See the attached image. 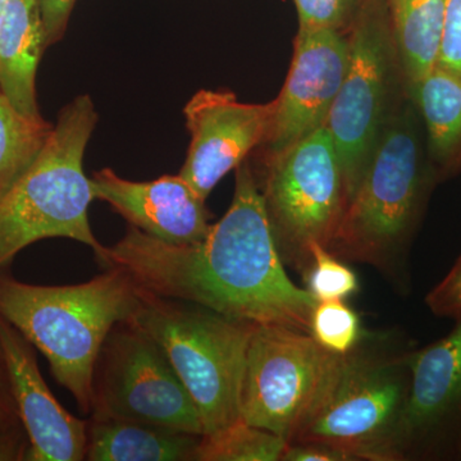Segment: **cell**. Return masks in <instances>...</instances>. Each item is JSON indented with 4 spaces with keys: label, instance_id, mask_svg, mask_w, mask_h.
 I'll return each mask as SVG.
<instances>
[{
    "label": "cell",
    "instance_id": "20",
    "mask_svg": "<svg viewBox=\"0 0 461 461\" xmlns=\"http://www.w3.org/2000/svg\"><path fill=\"white\" fill-rule=\"evenodd\" d=\"M53 127L42 117L21 113L0 94V200L41 156Z\"/></svg>",
    "mask_w": 461,
    "mask_h": 461
},
{
    "label": "cell",
    "instance_id": "7",
    "mask_svg": "<svg viewBox=\"0 0 461 461\" xmlns=\"http://www.w3.org/2000/svg\"><path fill=\"white\" fill-rule=\"evenodd\" d=\"M256 178L282 262L304 278L313 262L312 244L330 248L348 204L341 162L327 127L266 154L262 178Z\"/></svg>",
    "mask_w": 461,
    "mask_h": 461
},
{
    "label": "cell",
    "instance_id": "9",
    "mask_svg": "<svg viewBox=\"0 0 461 461\" xmlns=\"http://www.w3.org/2000/svg\"><path fill=\"white\" fill-rule=\"evenodd\" d=\"M90 414L204 435L198 408L168 357L131 318L118 321L100 348Z\"/></svg>",
    "mask_w": 461,
    "mask_h": 461
},
{
    "label": "cell",
    "instance_id": "2",
    "mask_svg": "<svg viewBox=\"0 0 461 461\" xmlns=\"http://www.w3.org/2000/svg\"><path fill=\"white\" fill-rule=\"evenodd\" d=\"M415 115L412 100L391 112L327 249L377 269L402 295L411 291L412 240L437 182Z\"/></svg>",
    "mask_w": 461,
    "mask_h": 461
},
{
    "label": "cell",
    "instance_id": "11",
    "mask_svg": "<svg viewBox=\"0 0 461 461\" xmlns=\"http://www.w3.org/2000/svg\"><path fill=\"white\" fill-rule=\"evenodd\" d=\"M409 368L399 461L461 459V320L445 338L411 350Z\"/></svg>",
    "mask_w": 461,
    "mask_h": 461
},
{
    "label": "cell",
    "instance_id": "14",
    "mask_svg": "<svg viewBox=\"0 0 461 461\" xmlns=\"http://www.w3.org/2000/svg\"><path fill=\"white\" fill-rule=\"evenodd\" d=\"M36 348L0 317V351L12 395L30 439L27 461H81L87 450V421L57 402L39 371Z\"/></svg>",
    "mask_w": 461,
    "mask_h": 461
},
{
    "label": "cell",
    "instance_id": "32",
    "mask_svg": "<svg viewBox=\"0 0 461 461\" xmlns=\"http://www.w3.org/2000/svg\"><path fill=\"white\" fill-rule=\"evenodd\" d=\"M0 364H5V362H3L2 351H0Z\"/></svg>",
    "mask_w": 461,
    "mask_h": 461
},
{
    "label": "cell",
    "instance_id": "12",
    "mask_svg": "<svg viewBox=\"0 0 461 461\" xmlns=\"http://www.w3.org/2000/svg\"><path fill=\"white\" fill-rule=\"evenodd\" d=\"M275 102L249 104L230 91L200 90L184 108L190 145L178 175L203 200L227 173L262 147Z\"/></svg>",
    "mask_w": 461,
    "mask_h": 461
},
{
    "label": "cell",
    "instance_id": "18",
    "mask_svg": "<svg viewBox=\"0 0 461 461\" xmlns=\"http://www.w3.org/2000/svg\"><path fill=\"white\" fill-rule=\"evenodd\" d=\"M427 132L436 181L461 171V81L435 67L408 89Z\"/></svg>",
    "mask_w": 461,
    "mask_h": 461
},
{
    "label": "cell",
    "instance_id": "25",
    "mask_svg": "<svg viewBox=\"0 0 461 461\" xmlns=\"http://www.w3.org/2000/svg\"><path fill=\"white\" fill-rule=\"evenodd\" d=\"M436 67L461 81V0H447Z\"/></svg>",
    "mask_w": 461,
    "mask_h": 461
},
{
    "label": "cell",
    "instance_id": "5",
    "mask_svg": "<svg viewBox=\"0 0 461 461\" xmlns=\"http://www.w3.org/2000/svg\"><path fill=\"white\" fill-rule=\"evenodd\" d=\"M89 95H78L57 117L47 145L14 189L0 200V272L41 240H75L99 253L89 222L95 200L84 157L98 123Z\"/></svg>",
    "mask_w": 461,
    "mask_h": 461
},
{
    "label": "cell",
    "instance_id": "6",
    "mask_svg": "<svg viewBox=\"0 0 461 461\" xmlns=\"http://www.w3.org/2000/svg\"><path fill=\"white\" fill-rule=\"evenodd\" d=\"M131 320L168 357L198 408L204 435L241 420L242 377L256 324L142 290Z\"/></svg>",
    "mask_w": 461,
    "mask_h": 461
},
{
    "label": "cell",
    "instance_id": "10",
    "mask_svg": "<svg viewBox=\"0 0 461 461\" xmlns=\"http://www.w3.org/2000/svg\"><path fill=\"white\" fill-rule=\"evenodd\" d=\"M332 355L311 333L256 324L242 377L241 420L288 442Z\"/></svg>",
    "mask_w": 461,
    "mask_h": 461
},
{
    "label": "cell",
    "instance_id": "21",
    "mask_svg": "<svg viewBox=\"0 0 461 461\" xmlns=\"http://www.w3.org/2000/svg\"><path fill=\"white\" fill-rule=\"evenodd\" d=\"M286 446L284 437L240 420L202 436L195 461H281Z\"/></svg>",
    "mask_w": 461,
    "mask_h": 461
},
{
    "label": "cell",
    "instance_id": "27",
    "mask_svg": "<svg viewBox=\"0 0 461 461\" xmlns=\"http://www.w3.org/2000/svg\"><path fill=\"white\" fill-rule=\"evenodd\" d=\"M44 23L47 47L56 45L65 36L69 18L77 0H36Z\"/></svg>",
    "mask_w": 461,
    "mask_h": 461
},
{
    "label": "cell",
    "instance_id": "1",
    "mask_svg": "<svg viewBox=\"0 0 461 461\" xmlns=\"http://www.w3.org/2000/svg\"><path fill=\"white\" fill-rule=\"evenodd\" d=\"M95 258L103 269L126 272L154 295L195 303L249 323L311 333L317 300L288 277L248 160L236 168L229 211L202 241L169 244L130 224L120 241L103 245Z\"/></svg>",
    "mask_w": 461,
    "mask_h": 461
},
{
    "label": "cell",
    "instance_id": "16",
    "mask_svg": "<svg viewBox=\"0 0 461 461\" xmlns=\"http://www.w3.org/2000/svg\"><path fill=\"white\" fill-rule=\"evenodd\" d=\"M47 47L36 0H9L0 20V94L21 113L41 118L36 75Z\"/></svg>",
    "mask_w": 461,
    "mask_h": 461
},
{
    "label": "cell",
    "instance_id": "8",
    "mask_svg": "<svg viewBox=\"0 0 461 461\" xmlns=\"http://www.w3.org/2000/svg\"><path fill=\"white\" fill-rule=\"evenodd\" d=\"M348 32V67L326 127L341 162L348 203L390 117L391 91L403 76L384 0H364Z\"/></svg>",
    "mask_w": 461,
    "mask_h": 461
},
{
    "label": "cell",
    "instance_id": "29",
    "mask_svg": "<svg viewBox=\"0 0 461 461\" xmlns=\"http://www.w3.org/2000/svg\"><path fill=\"white\" fill-rule=\"evenodd\" d=\"M29 447V436L23 423L0 426V461L26 460Z\"/></svg>",
    "mask_w": 461,
    "mask_h": 461
},
{
    "label": "cell",
    "instance_id": "3",
    "mask_svg": "<svg viewBox=\"0 0 461 461\" xmlns=\"http://www.w3.org/2000/svg\"><path fill=\"white\" fill-rule=\"evenodd\" d=\"M140 288L126 272L104 268L72 286H38L0 272V317L8 321L50 363L58 384L91 412L96 359L118 321L131 318Z\"/></svg>",
    "mask_w": 461,
    "mask_h": 461
},
{
    "label": "cell",
    "instance_id": "26",
    "mask_svg": "<svg viewBox=\"0 0 461 461\" xmlns=\"http://www.w3.org/2000/svg\"><path fill=\"white\" fill-rule=\"evenodd\" d=\"M426 304L437 317L461 320V256L444 280L427 295Z\"/></svg>",
    "mask_w": 461,
    "mask_h": 461
},
{
    "label": "cell",
    "instance_id": "30",
    "mask_svg": "<svg viewBox=\"0 0 461 461\" xmlns=\"http://www.w3.org/2000/svg\"><path fill=\"white\" fill-rule=\"evenodd\" d=\"M21 423L5 364H0V426Z\"/></svg>",
    "mask_w": 461,
    "mask_h": 461
},
{
    "label": "cell",
    "instance_id": "19",
    "mask_svg": "<svg viewBox=\"0 0 461 461\" xmlns=\"http://www.w3.org/2000/svg\"><path fill=\"white\" fill-rule=\"evenodd\" d=\"M406 90L437 65L447 0H384Z\"/></svg>",
    "mask_w": 461,
    "mask_h": 461
},
{
    "label": "cell",
    "instance_id": "17",
    "mask_svg": "<svg viewBox=\"0 0 461 461\" xmlns=\"http://www.w3.org/2000/svg\"><path fill=\"white\" fill-rule=\"evenodd\" d=\"M200 438L157 424L91 415L85 460L195 461Z\"/></svg>",
    "mask_w": 461,
    "mask_h": 461
},
{
    "label": "cell",
    "instance_id": "23",
    "mask_svg": "<svg viewBox=\"0 0 461 461\" xmlns=\"http://www.w3.org/2000/svg\"><path fill=\"white\" fill-rule=\"evenodd\" d=\"M312 267L304 276L306 290L317 302L344 300L359 290V281L353 269L333 256L323 245L312 244Z\"/></svg>",
    "mask_w": 461,
    "mask_h": 461
},
{
    "label": "cell",
    "instance_id": "4",
    "mask_svg": "<svg viewBox=\"0 0 461 461\" xmlns=\"http://www.w3.org/2000/svg\"><path fill=\"white\" fill-rule=\"evenodd\" d=\"M411 350L363 338L348 353L333 354L287 444L318 442L351 461H399Z\"/></svg>",
    "mask_w": 461,
    "mask_h": 461
},
{
    "label": "cell",
    "instance_id": "24",
    "mask_svg": "<svg viewBox=\"0 0 461 461\" xmlns=\"http://www.w3.org/2000/svg\"><path fill=\"white\" fill-rule=\"evenodd\" d=\"M299 29H330L348 32L364 0H294Z\"/></svg>",
    "mask_w": 461,
    "mask_h": 461
},
{
    "label": "cell",
    "instance_id": "13",
    "mask_svg": "<svg viewBox=\"0 0 461 461\" xmlns=\"http://www.w3.org/2000/svg\"><path fill=\"white\" fill-rule=\"evenodd\" d=\"M346 32L299 29L290 71L275 102L264 153L285 150L321 127L327 120L348 67Z\"/></svg>",
    "mask_w": 461,
    "mask_h": 461
},
{
    "label": "cell",
    "instance_id": "28",
    "mask_svg": "<svg viewBox=\"0 0 461 461\" xmlns=\"http://www.w3.org/2000/svg\"><path fill=\"white\" fill-rule=\"evenodd\" d=\"M281 461H351L350 457L330 446L318 442L287 444Z\"/></svg>",
    "mask_w": 461,
    "mask_h": 461
},
{
    "label": "cell",
    "instance_id": "15",
    "mask_svg": "<svg viewBox=\"0 0 461 461\" xmlns=\"http://www.w3.org/2000/svg\"><path fill=\"white\" fill-rule=\"evenodd\" d=\"M95 200L108 203L131 226L169 244L202 241L212 223L205 200L180 175L130 181L111 168L91 177Z\"/></svg>",
    "mask_w": 461,
    "mask_h": 461
},
{
    "label": "cell",
    "instance_id": "22",
    "mask_svg": "<svg viewBox=\"0 0 461 461\" xmlns=\"http://www.w3.org/2000/svg\"><path fill=\"white\" fill-rule=\"evenodd\" d=\"M311 335L324 350L336 355L353 350L364 338L359 315L344 300L317 302Z\"/></svg>",
    "mask_w": 461,
    "mask_h": 461
},
{
    "label": "cell",
    "instance_id": "31",
    "mask_svg": "<svg viewBox=\"0 0 461 461\" xmlns=\"http://www.w3.org/2000/svg\"><path fill=\"white\" fill-rule=\"evenodd\" d=\"M9 0H0V20H2L3 14H5V8H7Z\"/></svg>",
    "mask_w": 461,
    "mask_h": 461
}]
</instances>
